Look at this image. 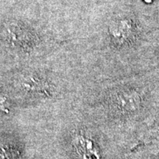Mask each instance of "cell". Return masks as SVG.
<instances>
[{
	"label": "cell",
	"instance_id": "1",
	"mask_svg": "<svg viewBox=\"0 0 159 159\" xmlns=\"http://www.w3.org/2000/svg\"><path fill=\"white\" fill-rule=\"evenodd\" d=\"M131 33V27L128 22L126 21H120L117 25H114L112 27V33L113 35L116 39H126L128 37Z\"/></svg>",
	"mask_w": 159,
	"mask_h": 159
}]
</instances>
